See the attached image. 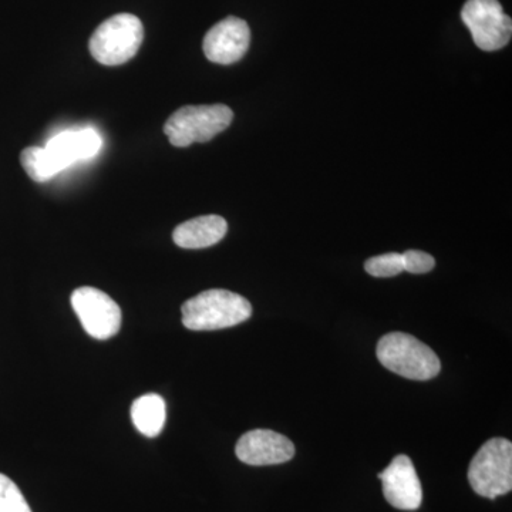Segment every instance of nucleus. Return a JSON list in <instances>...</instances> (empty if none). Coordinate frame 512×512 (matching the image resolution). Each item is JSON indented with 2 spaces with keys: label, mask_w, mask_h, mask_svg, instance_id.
Returning a JSON list of instances; mask_svg holds the SVG:
<instances>
[{
  "label": "nucleus",
  "mask_w": 512,
  "mask_h": 512,
  "mask_svg": "<svg viewBox=\"0 0 512 512\" xmlns=\"http://www.w3.org/2000/svg\"><path fill=\"white\" fill-rule=\"evenodd\" d=\"M183 325L190 330L232 328L251 318L252 305L238 293L210 289L188 299L183 308Z\"/></svg>",
  "instance_id": "f257e3e1"
},
{
  "label": "nucleus",
  "mask_w": 512,
  "mask_h": 512,
  "mask_svg": "<svg viewBox=\"0 0 512 512\" xmlns=\"http://www.w3.org/2000/svg\"><path fill=\"white\" fill-rule=\"evenodd\" d=\"M377 359L390 372L410 380L434 379L439 375V356L426 343L407 333H387L377 343Z\"/></svg>",
  "instance_id": "f03ea898"
},
{
  "label": "nucleus",
  "mask_w": 512,
  "mask_h": 512,
  "mask_svg": "<svg viewBox=\"0 0 512 512\" xmlns=\"http://www.w3.org/2000/svg\"><path fill=\"white\" fill-rule=\"evenodd\" d=\"M144 39L141 20L131 13H119L104 20L90 39V53L104 66H121L133 59Z\"/></svg>",
  "instance_id": "7ed1b4c3"
},
{
  "label": "nucleus",
  "mask_w": 512,
  "mask_h": 512,
  "mask_svg": "<svg viewBox=\"0 0 512 512\" xmlns=\"http://www.w3.org/2000/svg\"><path fill=\"white\" fill-rule=\"evenodd\" d=\"M234 113L225 104L185 106L175 111L164 126L165 136L174 147L207 143L231 126Z\"/></svg>",
  "instance_id": "20e7f679"
},
{
  "label": "nucleus",
  "mask_w": 512,
  "mask_h": 512,
  "mask_svg": "<svg viewBox=\"0 0 512 512\" xmlns=\"http://www.w3.org/2000/svg\"><path fill=\"white\" fill-rule=\"evenodd\" d=\"M471 488L481 497L494 498L512 490V444L491 439L483 444L468 468Z\"/></svg>",
  "instance_id": "39448f33"
},
{
  "label": "nucleus",
  "mask_w": 512,
  "mask_h": 512,
  "mask_svg": "<svg viewBox=\"0 0 512 512\" xmlns=\"http://www.w3.org/2000/svg\"><path fill=\"white\" fill-rule=\"evenodd\" d=\"M461 19L474 43L484 52H495L510 43L512 22L498 0H467Z\"/></svg>",
  "instance_id": "423d86ee"
},
{
  "label": "nucleus",
  "mask_w": 512,
  "mask_h": 512,
  "mask_svg": "<svg viewBox=\"0 0 512 512\" xmlns=\"http://www.w3.org/2000/svg\"><path fill=\"white\" fill-rule=\"evenodd\" d=\"M72 306L84 330L94 339L107 340L119 333L121 309L107 293L83 286L72 293Z\"/></svg>",
  "instance_id": "0eeeda50"
},
{
  "label": "nucleus",
  "mask_w": 512,
  "mask_h": 512,
  "mask_svg": "<svg viewBox=\"0 0 512 512\" xmlns=\"http://www.w3.org/2000/svg\"><path fill=\"white\" fill-rule=\"evenodd\" d=\"M249 43H251V30L248 23L229 16L208 30L202 49L210 62L228 66V64L239 62L245 56Z\"/></svg>",
  "instance_id": "6e6552de"
},
{
  "label": "nucleus",
  "mask_w": 512,
  "mask_h": 512,
  "mask_svg": "<svg viewBox=\"0 0 512 512\" xmlns=\"http://www.w3.org/2000/svg\"><path fill=\"white\" fill-rule=\"evenodd\" d=\"M387 503L397 510L416 511L423 503V488L413 461L407 456L393 458L390 466L379 474Z\"/></svg>",
  "instance_id": "1a4fd4ad"
},
{
  "label": "nucleus",
  "mask_w": 512,
  "mask_h": 512,
  "mask_svg": "<svg viewBox=\"0 0 512 512\" xmlns=\"http://www.w3.org/2000/svg\"><path fill=\"white\" fill-rule=\"evenodd\" d=\"M235 453L248 466H274L295 456V446L288 437L272 430H252L238 440Z\"/></svg>",
  "instance_id": "9d476101"
},
{
  "label": "nucleus",
  "mask_w": 512,
  "mask_h": 512,
  "mask_svg": "<svg viewBox=\"0 0 512 512\" xmlns=\"http://www.w3.org/2000/svg\"><path fill=\"white\" fill-rule=\"evenodd\" d=\"M99 133L93 128L79 131H63L47 141L46 148L56 158L63 170L80 160H89L101 148Z\"/></svg>",
  "instance_id": "9b49d317"
},
{
  "label": "nucleus",
  "mask_w": 512,
  "mask_h": 512,
  "mask_svg": "<svg viewBox=\"0 0 512 512\" xmlns=\"http://www.w3.org/2000/svg\"><path fill=\"white\" fill-rule=\"evenodd\" d=\"M228 224L220 215H204L194 218L174 229L175 244L184 249L212 247L227 235Z\"/></svg>",
  "instance_id": "f8f14e48"
},
{
  "label": "nucleus",
  "mask_w": 512,
  "mask_h": 512,
  "mask_svg": "<svg viewBox=\"0 0 512 512\" xmlns=\"http://www.w3.org/2000/svg\"><path fill=\"white\" fill-rule=\"evenodd\" d=\"M131 419L134 426L146 437H157L164 429L165 402L156 393L138 397L131 406Z\"/></svg>",
  "instance_id": "ddd939ff"
},
{
  "label": "nucleus",
  "mask_w": 512,
  "mask_h": 512,
  "mask_svg": "<svg viewBox=\"0 0 512 512\" xmlns=\"http://www.w3.org/2000/svg\"><path fill=\"white\" fill-rule=\"evenodd\" d=\"M23 170L36 183H46L56 174L62 173L63 168L46 147H28L20 154Z\"/></svg>",
  "instance_id": "4468645a"
},
{
  "label": "nucleus",
  "mask_w": 512,
  "mask_h": 512,
  "mask_svg": "<svg viewBox=\"0 0 512 512\" xmlns=\"http://www.w3.org/2000/svg\"><path fill=\"white\" fill-rule=\"evenodd\" d=\"M365 269L367 274L376 278H392L404 271L403 254L390 252L367 259Z\"/></svg>",
  "instance_id": "2eb2a0df"
},
{
  "label": "nucleus",
  "mask_w": 512,
  "mask_h": 512,
  "mask_svg": "<svg viewBox=\"0 0 512 512\" xmlns=\"http://www.w3.org/2000/svg\"><path fill=\"white\" fill-rule=\"evenodd\" d=\"M0 512H32L18 485L3 474H0Z\"/></svg>",
  "instance_id": "dca6fc26"
},
{
  "label": "nucleus",
  "mask_w": 512,
  "mask_h": 512,
  "mask_svg": "<svg viewBox=\"0 0 512 512\" xmlns=\"http://www.w3.org/2000/svg\"><path fill=\"white\" fill-rule=\"evenodd\" d=\"M404 271L410 274H427L436 266V259L423 251H406L403 254Z\"/></svg>",
  "instance_id": "f3484780"
}]
</instances>
